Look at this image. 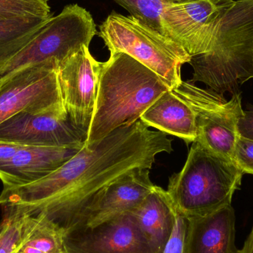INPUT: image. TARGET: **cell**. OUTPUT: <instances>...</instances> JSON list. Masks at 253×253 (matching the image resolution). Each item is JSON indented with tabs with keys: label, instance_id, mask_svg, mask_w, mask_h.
<instances>
[{
	"label": "cell",
	"instance_id": "obj_23",
	"mask_svg": "<svg viewBox=\"0 0 253 253\" xmlns=\"http://www.w3.org/2000/svg\"><path fill=\"white\" fill-rule=\"evenodd\" d=\"M187 227V219L177 212L173 229L162 253H185Z\"/></svg>",
	"mask_w": 253,
	"mask_h": 253
},
{
	"label": "cell",
	"instance_id": "obj_25",
	"mask_svg": "<svg viewBox=\"0 0 253 253\" xmlns=\"http://www.w3.org/2000/svg\"><path fill=\"white\" fill-rule=\"evenodd\" d=\"M238 132L239 136L253 140V109L244 111L243 116L238 123Z\"/></svg>",
	"mask_w": 253,
	"mask_h": 253
},
{
	"label": "cell",
	"instance_id": "obj_3",
	"mask_svg": "<svg viewBox=\"0 0 253 253\" xmlns=\"http://www.w3.org/2000/svg\"><path fill=\"white\" fill-rule=\"evenodd\" d=\"M190 83H202L224 96L239 93L253 79V0H233L223 15L211 50L189 62Z\"/></svg>",
	"mask_w": 253,
	"mask_h": 253
},
{
	"label": "cell",
	"instance_id": "obj_4",
	"mask_svg": "<svg viewBox=\"0 0 253 253\" xmlns=\"http://www.w3.org/2000/svg\"><path fill=\"white\" fill-rule=\"evenodd\" d=\"M243 175L237 164L194 141L182 169L169 178L167 192L175 211L188 220L231 205Z\"/></svg>",
	"mask_w": 253,
	"mask_h": 253
},
{
	"label": "cell",
	"instance_id": "obj_14",
	"mask_svg": "<svg viewBox=\"0 0 253 253\" xmlns=\"http://www.w3.org/2000/svg\"><path fill=\"white\" fill-rule=\"evenodd\" d=\"M150 169H137L98 193L76 215L65 230L91 227L122 214L132 212L153 190Z\"/></svg>",
	"mask_w": 253,
	"mask_h": 253
},
{
	"label": "cell",
	"instance_id": "obj_5",
	"mask_svg": "<svg viewBox=\"0 0 253 253\" xmlns=\"http://www.w3.org/2000/svg\"><path fill=\"white\" fill-rule=\"evenodd\" d=\"M99 35L111 53L129 55L157 74L169 90L182 83L181 67L190 62L191 56L133 16L112 12L99 26Z\"/></svg>",
	"mask_w": 253,
	"mask_h": 253
},
{
	"label": "cell",
	"instance_id": "obj_9",
	"mask_svg": "<svg viewBox=\"0 0 253 253\" xmlns=\"http://www.w3.org/2000/svg\"><path fill=\"white\" fill-rule=\"evenodd\" d=\"M233 0H193L169 4L162 15L164 35L192 57L211 50L220 21Z\"/></svg>",
	"mask_w": 253,
	"mask_h": 253
},
{
	"label": "cell",
	"instance_id": "obj_21",
	"mask_svg": "<svg viewBox=\"0 0 253 253\" xmlns=\"http://www.w3.org/2000/svg\"><path fill=\"white\" fill-rule=\"evenodd\" d=\"M126 8L130 16L164 35L162 15L170 4L165 0H114Z\"/></svg>",
	"mask_w": 253,
	"mask_h": 253
},
{
	"label": "cell",
	"instance_id": "obj_2",
	"mask_svg": "<svg viewBox=\"0 0 253 253\" xmlns=\"http://www.w3.org/2000/svg\"><path fill=\"white\" fill-rule=\"evenodd\" d=\"M169 90L155 74L129 55L111 53L101 62L97 96L86 145L99 142L118 128L130 126Z\"/></svg>",
	"mask_w": 253,
	"mask_h": 253
},
{
	"label": "cell",
	"instance_id": "obj_26",
	"mask_svg": "<svg viewBox=\"0 0 253 253\" xmlns=\"http://www.w3.org/2000/svg\"><path fill=\"white\" fill-rule=\"evenodd\" d=\"M239 253H253V227L248 239L245 241V245Z\"/></svg>",
	"mask_w": 253,
	"mask_h": 253
},
{
	"label": "cell",
	"instance_id": "obj_17",
	"mask_svg": "<svg viewBox=\"0 0 253 253\" xmlns=\"http://www.w3.org/2000/svg\"><path fill=\"white\" fill-rule=\"evenodd\" d=\"M140 120L167 135H175L187 144L197 138L196 115L172 90L162 94L141 116Z\"/></svg>",
	"mask_w": 253,
	"mask_h": 253
},
{
	"label": "cell",
	"instance_id": "obj_18",
	"mask_svg": "<svg viewBox=\"0 0 253 253\" xmlns=\"http://www.w3.org/2000/svg\"><path fill=\"white\" fill-rule=\"evenodd\" d=\"M49 19L38 18L1 19L0 68L22 50L48 22Z\"/></svg>",
	"mask_w": 253,
	"mask_h": 253
},
{
	"label": "cell",
	"instance_id": "obj_8",
	"mask_svg": "<svg viewBox=\"0 0 253 253\" xmlns=\"http://www.w3.org/2000/svg\"><path fill=\"white\" fill-rule=\"evenodd\" d=\"M59 64L47 62L19 70L0 82V124L21 114H39L64 106Z\"/></svg>",
	"mask_w": 253,
	"mask_h": 253
},
{
	"label": "cell",
	"instance_id": "obj_11",
	"mask_svg": "<svg viewBox=\"0 0 253 253\" xmlns=\"http://www.w3.org/2000/svg\"><path fill=\"white\" fill-rule=\"evenodd\" d=\"M101 62L83 48L59 65L58 80L62 102L71 123L88 133L97 96Z\"/></svg>",
	"mask_w": 253,
	"mask_h": 253
},
{
	"label": "cell",
	"instance_id": "obj_6",
	"mask_svg": "<svg viewBox=\"0 0 253 253\" xmlns=\"http://www.w3.org/2000/svg\"><path fill=\"white\" fill-rule=\"evenodd\" d=\"M97 34L91 14L78 4L65 6L37 35L0 68V82L26 67L47 62L59 64L90 46Z\"/></svg>",
	"mask_w": 253,
	"mask_h": 253
},
{
	"label": "cell",
	"instance_id": "obj_28",
	"mask_svg": "<svg viewBox=\"0 0 253 253\" xmlns=\"http://www.w3.org/2000/svg\"><path fill=\"white\" fill-rule=\"evenodd\" d=\"M1 19H1V18H0V20H1Z\"/></svg>",
	"mask_w": 253,
	"mask_h": 253
},
{
	"label": "cell",
	"instance_id": "obj_20",
	"mask_svg": "<svg viewBox=\"0 0 253 253\" xmlns=\"http://www.w3.org/2000/svg\"><path fill=\"white\" fill-rule=\"evenodd\" d=\"M0 222V253H16L37 223L36 215L22 210L2 208Z\"/></svg>",
	"mask_w": 253,
	"mask_h": 253
},
{
	"label": "cell",
	"instance_id": "obj_27",
	"mask_svg": "<svg viewBox=\"0 0 253 253\" xmlns=\"http://www.w3.org/2000/svg\"><path fill=\"white\" fill-rule=\"evenodd\" d=\"M170 4H177V3L186 2V1H193V0H165Z\"/></svg>",
	"mask_w": 253,
	"mask_h": 253
},
{
	"label": "cell",
	"instance_id": "obj_24",
	"mask_svg": "<svg viewBox=\"0 0 253 253\" xmlns=\"http://www.w3.org/2000/svg\"><path fill=\"white\" fill-rule=\"evenodd\" d=\"M234 161L244 173L253 175V140L239 136L235 147Z\"/></svg>",
	"mask_w": 253,
	"mask_h": 253
},
{
	"label": "cell",
	"instance_id": "obj_22",
	"mask_svg": "<svg viewBox=\"0 0 253 253\" xmlns=\"http://www.w3.org/2000/svg\"><path fill=\"white\" fill-rule=\"evenodd\" d=\"M47 0H0V18L2 19L53 17Z\"/></svg>",
	"mask_w": 253,
	"mask_h": 253
},
{
	"label": "cell",
	"instance_id": "obj_1",
	"mask_svg": "<svg viewBox=\"0 0 253 253\" xmlns=\"http://www.w3.org/2000/svg\"><path fill=\"white\" fill-rule=\"evenodd\" d=\"M172 140L141 120L86 145L62 166L22 187L3 188L1 208L42 214L65 229L88 202L111 183L137 169H151L157 155L173 151Z\"/></svg>",
	"mask_w": 253,
	"mask_h": 253
},
{
	"label": "cell",
	"instance_id": "obj_16",
	"mask_svg": "<svg viewBox=\"0 0 253 253\" xmlns=\"http://www.w3.org/2000/svg\"><path fill=\"white\" fill-rule=\"evenodd\" d=\"M129 213L155 253H162L172 233L177 213L167 190L155 185Z\"/></svg>",
	"mask_w": 253,
	"mask_h": 253
},
{
	"label": "cell",
	"instance_id": "obj_15",
	"mask_svg": "<svg viewBox=\"0 0 253 253\" xmlns=\"http://www.w3.org/2000/svg\"><path fill=\"white\" fill-rule=\"evenodd\" d=\"M185 253H239L232 205L187 220Z\"/></svg>",
	"mask_w": 253,
	"mask_h": 253
},
{
	"label": "cell",
	"instance_id": "obj_13",
	"mask_svg": "<svg viewBox=\"0 0 253 253\" xmlns=\"http://www.w3.org/2000/svg\"><path fill=\"white\" fill-rule=\"evenodd\" d=\"M84 144L37 147L0 142V180L3 188L22 187L47 176L77 154Z\"/></svg>",
	"mask_w": 253,
	"mask_h": 253
},
{
	"label": "cell",
	"instance_id": "obj_19",
	"mask_svg": "<svg viewBox=\"0 0 253 253\" xmlns=\"http://www.w3.org/2000/svg\"><path fill=\"white\" fill-rule=\"evenodd\" d=\"M34 215L37 223L16 253H68L65 230L42 214Z\"/></svg>",
	"mask_w": 253,
	"mask_h": 253
},
{
	"label": "cell",
	"instance_id": "obj_10",
	"mask_svg": "<svg viewBox=\"0 0 253 253\" xmlns=\"http://www.w3.org/2000/svg\"><path fill=\"white\" fill-rule=\"evenodd\" d=\"M87 134L71 123L60 106L39 114L21 113L0 124V142L37 147L84 144Z\"/></svg>",
	"mask_w": 253,
	"mask_h": 253
},
{
	"label": "cell",
	"instance_id": "obj_7",
	"mask_svg": "<svg viewBox=\"0 0 253 253\" xmlns=\"http://www.w3.org/2000/svg\"><path fill=\"white\" fill-rule=\"evenodd\" d=\"M172 91L196 115L197 138L195 141L235 162V147L239 136L238 123L244 114L241 93L233 95L227 101L215 92L198 87L190 81H182Z\"/></svg>",
	"mask_w": 253,
	"mask_h": 253
},
{
	"label": "cell",
	"instance_id": "obj_12",
	"mask_svg": "<svg viewBox=\"0 0 253 253\" xmlns=\"http://www.w3.org/2000/svg\"><path fill=\"white\" fill-rule=\"evenodd\" d=\"M68 253H155L129 212L91 227L65 230Z\"/></svg>",
	"mask_w": 253,
	"mask_h": 253
}]
</instances>
